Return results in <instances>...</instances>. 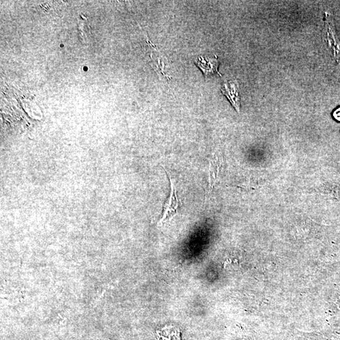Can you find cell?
<instances>
[{"label":"cell","instance_id":"cell-1","mask_svg":"<svg viewBox=\"0 0 340 340\" xmlns=\"http://www.w3.org/2000/svg\"><path fill=\"white\" fill-rule=\"evenodd\" d=\"M168 176L170 177L171 183V192L168 201L166 202L164 207L162 218L160 221L161 224L172 220L178 214L179 201L177 197V188H176L175 180L170 177V175Z\"/></svg>","mask_w":340,"mask_h":340},{"label":"cell","instance_id":"cell-2","mask_svg":"<svg viewBox=\"0 0 340 340\" xmlns=\"http://www.w3.org/2000/svg\"><path fill=\"white\" fill-rule=\"evenodd\" d=\"M333 20L327 14L326 17V39L330 49L334 53V56L337 61L340 59V42L335 32Z\"/></svg>","mask_w":340,"mask_h":340},{"label":"cell","instance_id":"cell-3","mask_svg":"<svg viewBox=\"0 0 340 340\" xmlns=\"http://www.w3.org/2000/svg\"><path fill=\"white\" fill-rule=\"evenodd\" d=\"M239 86L235 81H224L221 86V91L238 113L240 112L241 100L239 95Z\"/></svg>","mask_w":340,"mask_h":340},{"label":"cell","instance_id":"cell-4","mask_svg":"<svg viewBox=\"0 0 340 340\" xmlns=\"http://www.w3.org/2000/svg\"><path fill=\"white\" fill-rule=\"evenodd\" d=\"M195 64L203 72L205 77L215 74L221 76L218 71L219 61L216 55L213 57L200 56L195 61Z\"/></svg>","mask_w":340,"mask_h":340},{"label":"cell","instance_id":"cell-5","mask_svg":"<svg viewBox=\"0 0 340 340\" xmlns=\"http://www.w3.org/2000/svg\"><path fill=\"white\" fill-rule=\"evenodd\" d=\"M219 172V163L218 159H212L209 163V187L212 189L216 182Z\"/></svg>","mask_w":340,"mask_h":340},{"label":"cell","instance_id":"cell-6","mask_svg":"<svg viewBox=\"0 0 340 340\" xmlns=\"http://www.w3.org/2000/svg\"><path fill=\"white\" fill-rule=\"evenodd\" d=\"M334 117L335 119L340 121V107L334 112Z\"/></svg>","mask_w":340,"mask_h":340}]
</instances>
